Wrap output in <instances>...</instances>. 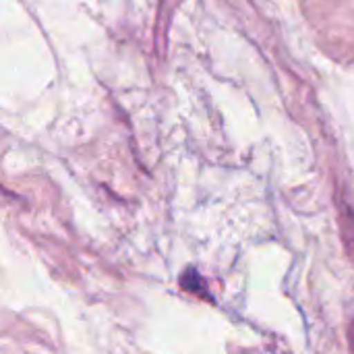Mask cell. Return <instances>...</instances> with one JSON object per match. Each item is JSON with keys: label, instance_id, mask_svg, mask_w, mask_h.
I'll return each instance as SVG.
<instances>
[{"label": "cell", "instance_id": "6da1fadb", "mask_svg": "<svg viewBox=\"0 0 354 354\" xmlns=\"http://www.w3.org/2000/svg\"><path fill=\"white\" fill-rule=\"evenodd\" d=\"M180 286L185 288V290H191V292H197L199 295V286H203V282H201V278L191 270L189 274H185L183 278H180Z\"/></svg>", "mask_w": 354, "mask_h": 354}]
</instances>
